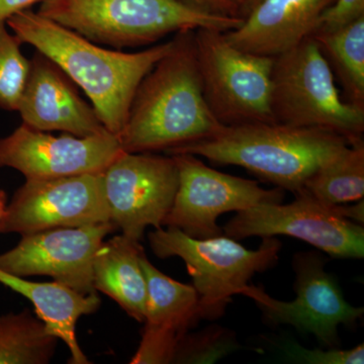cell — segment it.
<instances>
[{
	"label": "cell",
	"mask_w": 364,
	"mask_h": 364,
	"mask_svg": "<svg viewBox=\"0 0 364 364\" xmlns=\"http://www.w3.org/2000/svg\"><path fill=\"white\" fill-rule=\"evenodd\" d=\"M112 223L55 228L23 235L16 247L0 254V269L16 277L47 275L80 294L97 293L93 261Z\"/></svg>",
	"instance_id": "4fadbf2b"
},
{
	"label": "cell",
	"mask_w": 364,
	"mask_h": 364,
	"mask_svg": "<svg viewBox=\"0 0 364 364\" xmlns=\"http://www.w3.org/2000/svg\"><path fill=\"white\" fill-rule=\"evenodd\" d=\"M284 358L296 363L304 364H363L364 345L352 349L315 348L309 349L291 340H284L277 344Z\"/></svg>",
	"instance_id": "d4e9b609"
},
{
	"label": "cell",
	"mask_w": 364,
	"mask_h": 364,
	"mask_svg": "<svg viewBox=\"0 0 364 364\" xmlns=\"http://www.w3.org/2000/svg\"><path fill=\"white\" fill-rule=\"evenodd\" d=\"M0 284L28 299L35 306L37 317L46 329L65 343L72 364L90 361L79 346L76 325L79 318L97 311L100 299L97 293L85 294L57 282H33L0 269Z\"/></svg>",
	"instance_id": "ac0fdd59"
},
{
	"label": "cell",
	"mask_w": 364,
	"mask_h": 364,
	"mask_svg": "<svg viewBox=\"0 0 364 364\" xmlns=\"http://www.w3.org/2000/svg\"><path fill=\"white\" fill-rule=\"evenodd\" d=\"M111 221L133 240L146 228H162L178 188L173 156L123 152L102 172Z\"/></svg>",
	"instance_id": "8fae6325"
},
{
	"label": "cell",
	"mask_w": 364,
	"mask_h": 364,
	"mask_svg": "<svg viewBox=\"0 0 364 364\" xmlns=\"http://www.w3.org/2000/svg\"><path fill=\"white\" fill-rule=\"evenodd\" d=\"M57 341L28 309L0 316V364L49 363Z\"/></svg>",
	"instance_id": "7402d4cb"
},
{
	"label": "cell",
	"mask_w": 364,
	"mask_h": 364,
	"mask_svg": "<svg viewBox=\"0 0 364 364\" xmlns=\"http://www.w3.org/2000/svg\"><path fill=\"white\" fill-rule=\"evenodd\" d=\"M246 349L231 329L210 325L196 333H186L177 347L173 363L213 364L234 352Z\"/></svg>",
	"instance_id": "cb8c5ba5"
},
{
	"label": "cell",
	"mask_w": 364,
	"mask_h": 364,
	"mask_svg": "<svg viewBox=\"0 0 364 364\" xmlns=\"http://www.w3.org/2000/svg\"><path fill=\"white\" fill-rule=\"evenodd\" d=\"M335 0H260L238 28L225 32L242 51L275 57L293 49L317 28Z\"/></svg>",
	"instance_id": "e0dca14e"
},
{
	"label": "cell",
	"mask_w": 364,
	"mask_h": 364,
	"mask_svg": "<svg viewBox=\"0 0 364 364\" xmlns=\"http://www.w3.org/2000/svg\"><path fill=\"white\" fill-rule=\"evenodd\" d=\"M326 258L317 252L294 254L296 299L282 301L262 289L246 287L243 296L255 301L269 325H291L304 334H312L323 348L339 347L340 325L353 328L364 309L344 299L338 282L325 270Z\"/></svg>",
	"instance_id": "ba28073f"
},
{
	"label": "cell",
	"mask_w": 364,
	"mask_h": 364,
	"mask_svg": "<svg viewBox=\"0 0 364 364\" xmlns=\"http://www.w3.org/2000/svg\"><path fill=\"white\" fill-rule=\"evenodd\" d=\"M178 169V188L163 226L174 227L196 239L223 235L218 218L260 203H279L284 189H265L256 181L210 168L196 155H171Z\"/></svg>",
	"instance_id": "30bf717a"
},
{
	"label": "cell",
	"mask_w": 364,
	"mask_h": 364,
	"mask_svg": "<svg viewBox=\"0 0 364 364\" xmlns=\"http://www.w3.org/2000/svg\"><path fill=\"white\" fill-rule=\"evenodd\" d=\"M364 16V0H335L321 16L315 33L331 32Z\"/></svg>",
	"instance_id": "484cf974"
},
{
	"label": "cell",
	"mask_w": 364,
	"mask_h": 364,
	"mask_svg": "<svg viewBox=\"0 0 364 364\" xmlns=\"http://www.w3.org/2000/svg\"><path fill=\"white\" fill-rule=\"evenodd\" d=\"M6 25L21 44L33 46L83 90L105 128L116 136L141 81L172 47L170 40L140 52L107 49L31 9L11 16Z\"/></svg>",
	"instance_id": "6da1fadb"
},
{
	"label": "cell",
	"mask_w": 364,
	"mask_h": 364,
	"mask_svg": "<svg viewBox=\"0 0 364 364\" xmlns=\"http://www.w3.org/2000/svg\"><path fill=\"white\" fill-rule=\"evenodd\" d=\"M337 212L342 217L350 220L352 222L358 223V224L363 225L364 223V203L363 200H358V203L354 205H337Z\"/></svg>",
	"instance_id": "f1b7e54d"
},
{
	"label": "cell",
	"mask_w": 364,
	"mask_h": 364,
	"mask_svg": "<svg viewBox=\"0 0 364 364\" xmlns=\"http://www.w3.org/2000/svg\"><path fill=\"white\" fill-rule=\"evenodd\" d=\"M294 196L296 200L287 205L260 203L237 212L223 232L235 240L284 235L305 241L331 257L363 258V225L342 217L335 205L318 202L303 189Z\"/></svg>",
	"instance_id": "9c48e42d"
},
{
	"label": "cell",
	"mask_w": 364,
	"mask_h": 364,
	"mask_svg": "<svg viewBox=\"0 0 364 364\" xmlns=\"http://www.w3.org/2000/svg\"><path fill=\"white\" fill-rule=\"evenodd\" d=\"M123 151L112 133L56 136L23 124L0 139V168L18 170L26 179L102 173Z\"/></svg>",
	"instance_id": "5bb4252c"
},
{
	"label": "cell",
	"mask_w": 364,
	"mask_h": 364,
	"mask_svg": "<svg viewBox=\"0 0 364 364\" xmlns=\"http://www.w3.org/2000/svg\"><path fill=\"white\" fill-rule=\"evenodd\" d=\"M270 105L274 123L333 132L351 144L363 141L364 109L341 97L312 36L275 57Z\"/></svg>",
	"instance_id": "5b68a950"
},
{
	"label": "cell",
	"mask_w": 364,
	"mask_h": 364,
	"mask_svg": "<svg viewBox=\"0 0 364 364\" xmlns=\"http://www.w3.org/2000/svg\"><path fill=\"white\" fill-rule=\"evenodd\" d=\"M21 46L6 21H0V109L4 111H18L30 72L31 61Z\"/></svg>",
	"instance_id": "603a6c76"
},
{
	"label": "cell",
	"mask_w": 364,
	"mask_h": 364,
	"mask_svg": "<svg viewBox=\"0 0 364 364\" xmlns=\"http://www.w3.org/2000/svg\"><path fill=\"white\" fill-rule=\"evenodd\" d=\"M195 31L176 33L172 47L142 79L119 134L124 152L150 153L217 135L225 128L203 97Z\"/></svg>",
	"instance_id": "7a4b0ae2"
},
{
	"label": "cell",
	"mask_w": 364,
	"mask_h": 364,
	"mask_svg": "<svg viewBox=\"0 0 364 364\" xmlns=\"http://www.w3.org/2000/svg\"><path fill=\"white\" fill-rule=\"evenodd\" d=\"M43 0H0V21H6L14 14L31 9Z\"/></svg>",
	"instance_id": "83f0119b"
},
{
	"label": "cell",
	"mask_w": 364,
	"mask_h": 364,
	"mask_svg": "<svg viewBox=\"0 0 364 364\" xmlns=\"http://www.w3.org/2000/svg\"><path fill=\"white\" fill-rule=\"evenodd\" d=\"M312 37L343 86L345 100L364 109V16Z\"/></svg>",
	"instance_id": "ffe728a7"
},
{
	"label": "cell",
	"mask_w": 364,
	"mask_h": 364,
	"mask_svg": "<svg viewBox=\"0 0 364 364\" xmlns=\"http://www.w3.org/2000/svg\"><path fill=\"white\" fill-rule=\"evenodd\" d=\"M260 0H245V16H247L249 11H250L251 9H252L253 7Z\"/></svg>",
	"instance_id": "f546056e"
},
{
	"label": "cell",
	"mask_w": 364,
	"mask_h": 364,
	"mask_svg": "<svg viewBox=\"0 0 364 364\" xmlns=\"http://www.w3.org/2000/svg\"><path fill=\"white\" fill-rule=\"evenodd\" d=\"M195 44L203 97L220 123H274L270 105L274 58L242 51L221 31L198 28Z\"/></svg>",
	"instance_id": "52a82bcc"
},
{
	"label": "cell",
	"mask_w": 364,
	"mask_h": 364,
	"mask_svg": "<svg viewBox=\"0 0 364 364\" xmlns=\"http://www.w3.org/2000/svg\"><path fill=\"white\" fill-rule=\"evenodd\" d=\"M102 173L26 179L7 203L0 233L28 235L55 228L109 223Z\"/></svg>",
	"instance_id": "7c38bea8"
},
{
	"label": "cell",
	"mask_w": 364,
	"mask_h": 364,
	"mask_svg": "<svg viewBox=\"0 0 364 364\" xmlns=\"http://www.w3.org/2000/svg\"><path fill=\"white\" fill-rule=\"evenodd\" d=\"M200 13L225 18H245V0H176Z\"/></svg>",
	"instance_id": "4316f807"
},
{
	"label": "cell",
	"mask_w": 364,
	"mask_h": 364,
	"mask_svg": "<svg viewBox=\"0 0 364 364\" xmlns=\"http://www.w3.org/2000/svg\"><path fill=\"white\" fill-rule=\"evenodd\" d=\"M149 243L159 258L181 257L198 291L200 320L221 318L232 296L242 294L255 273L277 264L282 243L274 237L262 238L249 250L231 237L196 239L174 227L150 232Z\"/></svg>",
	"instance_id": "8992f818"
},
{
	"label": "cell",
	"mask_w": 364,
	"mask_h": 364,
	"mask_svg": "<svg viewBox=\"0 0 364 364\" xmlns=\"http://www.w3.org/2000/svg\"><path fill=\"white\" fill-rule=\"evenodd\" d=\"M30 72L18 111L23 124L42 132L76 136L109 133L92 105L79 95L75 83L42 53L30 60Z\"/></svg>",
	"instance_id": "9a60e30c"
},
{
	"label": "cell",
	"mask_w": 364,
	"mask_h": 364,
	"mask_svg": "<svg viewBox=\"0 0 364 364\" xmlns=\"http://www.w3.org/2000/svg\"><path fill=\"white\" fill-rule=\"evenodd\" d=\"M140 260L147 282V309L142 339L130 363H173L182 338L200 321L198 291L157 269L144 250Z\"/></svg>",
	"instance_id": "2e32d148"
},
{
	"label": "cell",
	"mask_w": 364,
	"mask_h": 364,
	"mask_svg": "<svg viewBox=\"0 0 364 364\" xmlns=\"http://www.w3.org/2000/svg\"><path fill=\"white\" fill-rule=\"evenodd\" d=\"M303 191L327 205L358 202L364 196V142L351 144L313 174Z\"/></svg>",
	"instance_id": "44dd1931"
},
{
	"label": "cell",
	"mask_w": 364,
	"mask_h": 364,
	"mask_svg": "<svg viewBox=\"0 0 364 364\" xmlns=\"http://www.w3.org/2000/svg\"><path fill=\"white\" fill-rule=\"evenodd\" d=\"M140 242L124 235L104 241L93 261V287L117 301L136 322L144 323L147 282L141 265Z\"/></svg>",
	"instance_id": "d6986e66"
},
{
	"label": "cell",
	"mask_w": 364,
	"mask_h": 364,
	"mask_svg": "<svg viewBox=\"0 0 364 364\" xmlns=\"http://www.w3.org/2000/svg\"><path fill=\"white\" fill-rule=\"evenodd\" d=\"M351 145L345 136L279 123L225 127L217 135L167 151L249 170L277 188L296 193L325 163Z\"/></svg>",
	"instance_id": "3957f363"
},
{
	"label": "cell",
	"mask_w": 364,
	"mask_h": 364,
	"mask_svg": "<svg viewBox=\"0 0 364 364\" xmlns=\"http://www.w3.org/2000/svg\"><path fill=\"white\" fill-rule=\"evenodd\" d=\"M38 13L98 45L123 49L181 31H229L242 18L200 13L176 0H43Z\"/></svg>",
	"instance_id": "277c9868"
}]
</instances>
